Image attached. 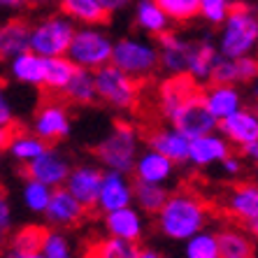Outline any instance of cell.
Masks as SVG:
<instances>
[{
	"instance_id": "1",
	"label": "cell",
	"mask_w": 258,
	"mask_h": 258,
	"mask_svg": "<svg viewBox=\"0 0 258 258\" xmlns=\"http://www.w3.org/2000/svg\"><path fill=\"white\" fill-rule=\"evenodd\" d=\"M210 212L212 203L196 188H179L158 210V226L172 240H186L200 233Z\"/></svg>"
},
{
	"instance_id": "2",
	"label": "cell",
	"mask_w": 258,
	"mask_h": 258,
	"mask_svg": "<svg viewBox=\"0 0 258 258\" xmlns=\"http://www.w3.org/2000/svg\"><path fill=\"white\" fill-rule=\"evenodd\" d=\"M258 42V17L253 5L233 3L228 17L221 24V35L216 51L226 58H242L251 56Z\"/></svg>"
},
{
	"instance_id": "3",
	"label": "cell",
	"mask_w": 258,
	"mask_h": 258,
	"mask_svg": "<svg viewBox=\"0 0 258 258\" xmlns=\"http://www.w3.org/2000/svg\"><path fill=\"white\" fill-rule=\"evenodd\" d=\"M93 82H96V96L98 100L107 102L114 109H135L142 96L144 82L135 77H128L112 63L93 70Z\"/></svg>"
},
{
	"instance_id": "4",
	"label": "cell",
	"mask_w": 258,
	"mask_h": 258,
	"mask_svg": "<svg viewBox=\"0 0 258 258\" xmlns=\"http://www.w3.org/2000/svg\"><path fill=\"white\" fill-rule=\"evenodd\" d=\"M112 40L100 26H77L72 33L66 58L84 70H98L107 66L112 56Z\"/></svg>"
},
{
	"instance_id": "5",
	"label": "cell",
	"mask_w": 258,
	"mask_h": 258,
	"mask_svg": "<svg viewBox=\"0 0 258 258\" xmlns=\"http://www.w3.org/2000/svg\"><path fill=\"white\" fill-rule=\"evenodd\" d=\"M109 63L126 72L128 77L147 82L158 70V49L156 44L140 37H121L116 44H112Z\"/></svg>"
},
{
	"instance_id": "6",
	"label": "cell",
	"mask_w": 258,
	"mask_h": 258,
	"mask_svg": "<svg viewBox=\"0 0 258 258\" xmlns=\"http://www.w3.org/2000/svg\"><path fill=\"white\" fill-rule=\"evenodd\" d=\"M75 21L66 14H49L40 24L30 26L28 49L42 58H54V56H66L70 47L72 33H75Z\"/></svg>"
},
{
	"instance_id": "7",
	"label": "cell",
	"mask_w": 258,
	"mask_h": 258,
	"mask_svg": "<svg viewBox=\"0 0 258 258\" xmlns=\"http://www.w3.org/2000/svg\"><path fill=\"white\" fill-rule=\"evenodd\" d=\"M135 147H138V128L128 121H116L114 131L93 147L96 158L112 168L114 172H131L135 168Z\"/></svg>"
},
{
	"instance_id": "8",
	"label": "cell",
	"mask_w": 258,
	"mask_h": 258,
	"mask_svg": "<svg viewBox=\"0 0 258 258\" xmlns=\"http://www.w3.org/2000/svg\"><path fill=\"white\" fill-rule=\"evenodd\" d=\"M219 207H223L221 214L237 226V228H249V233H256L258 223V191L253 181H235L230 184L226 200Z\"/></svg>"
},
{
	"instance_id": "9",
	"label": "cell",
	"mask_w": 258,
	"mask_h": 258,
	"mask_svg": "<svg viewBox=\"0 0 258 258\" xmlns=\"http://www.w3.org/2000/svg\"><path fill=\"white\" fill-rule=\"evenodd\" d=\"M168 121L172 123L174 131H179L188 140L200 138V135H210L212 131H216V119L205 107L203 89L196 91L193 96H188L179 107L174 109Z\"/></svg>"
},
{
	"instance_id": "10",
	"label": "cell",
	"mask_w": 258,
	"mask_h": 258,
	"mask_svg": "<svg viewBox=\"0 0 258 258\" xmlns=\"http://www.w3.org/2000/svg\"><path fill=\"white\" fill-rule=\"evenodd\" d=\"M70 133V116H68V105L63 100H54V98H47V100L37 107L35 112V121H33V135L40 138L42 142L51 144L68 138Z\"/></svg>"
},
{
	"instance_id": "11",
	"label": "cell",
	"mask_w": 258,
	"mask_h": 258,
	"mask_svg": "<svg viewBox=\"0 0 258 258\" xmlns=\"http://www.w3.org/2000/svg\"><path fill=\"white\" fill-rule=\"evenodd\" d=\"M19 172L28 181H40L44 186H60L70 174V165L54 147H49L40 156L26 161V165H21Z\"/></svg>"
},
{
	"instance_id": "12",
	"label": "cell",
	"mask_w": 258,
	"mask_h": 258,
	"mask_svg": "<svg viewBox=\"0 0 258 258\" xmlns=\"http://www.w3.org/2000/svg\"><path fill=\"white\" fill-rule=\"evenodd\" d=\"M100 181H102V172L96 168H77L75 172L68 174V179H66L68 193L84 207L89 219H96Z\"/></svg>"
},
{
	"instance_id": "13",
	"label": "cell",
	"mask_w": 258,
	"mask_h": 258,
	"mask_svg": "<svg viewBox=\"0 0 258 258\" xmlns=\"http://www.w3.org/2000/svg\"><path fill=\"white\" fill-rule=\"evenodd\" d=\"M191 42L193 40L181 37L179 33H174V30H165L163 35H158L156 37L158 68H163L168 75H186Z\"/></svg>"
},
{
	"instance_id": "14",
	"label": "cell",
	"mask_w": 258,
	"mask_h": 258,
	"mask_svg": "<svg viewBox=\"0 0 258 258\" xmlns=\"http://www.w3.org/2000/svg\"><path fill=\"white\" fill-rule=\"evenodd\" d=\"M44 212H47L49 223L63 226V228H77V226H82L89 219L84 207L72 198L70 193H68V188H63V186H56L54 193H49Z\"/></svg>"
},
{
	"instance_id": "15",
	"label": "cell",
	"mask_w": 258,
	"mask_h": 258,
	"mask_svg": "<svg viewBox=\"0 0 258 258\" xmlns=\"http://www.w3.org/2000/svg\"><path fill=\"white\" fill-rule=\"evenodd\" d=\"M142 138L151 149L161 154V156H165L168 161H188V142L191 140L184 138L179 131H174V128H149V131L142 133Z\"/></svg>"
},
{
	"instance_id": "16",
	"label": "cell",
	"mask_w": 258,
	"mask_h": 258,
	"mask_svg": "<svg viewBox=\"0 0 258 258\" xmlns=\"http://www.w3.org/2000/svg\"><path fill=\"white\" fill-rule=\"evenodd\" d=\"M200 89H203V86H200L196 79L188 77V75H170V77L158 86V112H161L165 119H170L174 109Z\"/></svg>"
},
{
	"instance_id": "17",
	"label": "cell",
	"mask_w": 258,
	"mask_h": 258,
	"mask_svg": "<svg viewBox=\"0 0 258 258\" xmlns=\"http://www.w3.org/2000/svg\"><path fill=\"white\" fill-rule=\"evenodd\" d=\"M205 107L216 121L226 119L242 107V93L233 84H207L203 86Z\"/></svg>"
},
{
	"instance_id": "18",
	"label": "cell",
	"mask_w": 258,
	"mask_h": 258,
	"mask_svg": "<svg viewBox=\"0 0 258 258\" xmlns=\"http://www.w3.org/2000/svg\"><path fill=\"white\" fill-rule=\"evenodd\" d=\"M216 128L226 133L228 140H233L235 144L244 147V144H249V142H256V138H258V116H256L253 109L240 107L230 116L216 121Z\"/></svg>"
},
{
	"instance_id": "19",
	"label": "cell",
	"mask_w": 258,
	"mask_h": 258,
	"mask_svg": "<svg viewBox=\"0 0 258 258\" xmlns=\"http://www.w3.org/2000/svg\"><path fill=\"white\" fill-rule=\"evenodd\" d=\"M30 24L24 19H10L0 26V58H14V56L28 51Z\"/></svg>"
},
{
	"instance_id": "20",
	"label": "cell",
	"mask_w": 258,
	"mask_h": 258,
	"mask_svg": "<svg viewBox=\"0 0 258 258\" xmlns=\"http://www.w3.org/2000/svg\"><path fill=\"white\" fill-rule=\"evenodd\" d=\"M131 203V188H128L126 179L121 177V172H107L102 174L100 181V193H98V205L102 212H114L121 207H128Z\"/></svg>"
},
{
	"instance_id": "21",
	"label": "cell",
	"mask_w": 258,
	"mask_h": 258,
	"mask_svg": "<svg viewBox=\"0 0 258 258\" xmlns=\"http://www.w3.org/2000/svg\"><path fill=\"white\" fill-rule=\"evenodd\" d=\"M216 44L212 42L210 37L196 40L191 42V51H188V63H186V75L196 82H210V72H212V63L216 58Z\"/></svg>"
},
{
	"instance_id": "22",
	"label": "cell",
	"mask_w": 258,
	"mask_h": 258,
	"mask_svg": "<svg viewBox=\"0 0 258 258\" xmlns=\"http://www.w3.org/2000/svg\"><path fill=\"white\" fill-rule=\"evenodd\" d=\"M66 105H93L98 100L96 96V82H93V70L77 68L72 72L70 82L60 91Z\"/></svg>"
},
{
	"instance_id": "23",
	"label": "cell",
	"mask_w": 258,
	"mask_h": 258,
	"mask_svg": "<svg viewBox=\"0 0 258 258\" xmlns=\"http://www.w3.org/2000/svg\"><path fill=\"white\" fill-rule=\"evenodd\" d=\"M140 244L121 237H98L84 246L82 258H138Z\"/></svg>"
},
{
	"instance_id": "24",
	"label": "cell",
	"mask_w": 258,
	"mask_h": 258,
	"mask_svg": "<svg viewBox=\"0 0 258 258\" xmlns=\"http://www.w3.org/2000/svg\"><path fill=\"white\" fill-rule=\"evenodd\" d=\"M230 156L228 144L223 142L221 138L216 135H200V138H193L188 142V158H191L196 165H207V163L214 161H223V158Z\"/></svg>"
},
{
	"instance_id": "25",
	"label": "cell",
	"mask_w": 258,
	"mask_h": 258,
	"mask_svg": "<svg viewBox=\"0 0 258 258\" xmlns=\"http://www.w3.org/2000/svg\"><path fill=\"white\" fill-rule=\"evenodd\" d=\"M135 24L140 30H144L147 35H163L165 30H170L172 21L168 19V14L158 7L156 0H138L135 5Z\"/></svg>"
},
{
	"instance_id": "26",
	"label": "cell",
	"mask_w": 258,
	"mask_h": 258,
	"mask_svg": "<svg viewBox=\"0 0 258 258\" xmlns=\"http://www.w3.org/2000/svg\"><path fill=\"white\" fill-rule=\"evenodd\" d=\"M216 249L219 258H253V240L246 237L244 230L228 228L216 233Z\"/></svg>"
},
{
	"instance_id": "27",
	"label": "cell",
	"mask_w": 258,
	"mask_h": 258,
	"mask_svg": "<svg viewBox=\"0 0 258 258\" xmlns=\"http://www.w3.org/2000/svg\"><path fill=\"white\" fill-rule=\"evenodd\" d=\"M105 226H107V230L112 233V237H121V240H128V242H140V235H142L138 212L128 210V207L107 212Z\"/></svg>"
},
{
	"instance_id": "28",
	"label": "cell",
	"mask_w": 258,
	"mask_h": 258,
	"mask_svg": "<svg viewBox=\"0 0 258 258\" xmlns=\"http://www.w3.org/2000/svg\"><path fill=\"white\" fill-rule=\"evenodd\" d=\"M58 5L66 17L79 21L82 26H102L109 19L98 0H58Z\"/></svg>"
},
{
	"instance_id": "29",
	"label": "cell",
	"mask_w": 258,
	"mask_h": 258,
	"mask_svg": "<svg viewBox=\"0 0 258 258\" xmlns=\"http://www.w3.org/2000/svg\"><path fill=\"white\" fill-rule=\"evenodd\" d=\"M12 75L30 86H40L42 89V77H44V58L33 54V51H24L12 58Z\"/></svg>"
},
{
	"instance_id": "30",
	"label": "cell",
	"mask_w": 258,
	"mask_h": 258,
	"mask_svg": "<svg viewBox=\"0 0 258 258\" xmlns=\"http://www.w3.org/2000/svg\"><path fill=\"white\" fill-rule=\"evenodd\" d=\"M77 70V66H72L66 56H54V58H44V77H42V89L49 93H60L63 86L70 82L72 72Z\"/></svg>"
},
{
	"instance_id": "31",
	"label": "cell",
	"mask_w": 258,
	"mask_h": 258,
	"mask_svg": "<svg viewBox=\"0 0 258 258\" xmlns=\"http://www.w3.org/2000/svg\"><path fill=\"white\" fill-rule=\"evenodd\" d=\"M170 170H172V161H168V158L156 154V151H149V154H144V156L140 158L135 179L149 181V184H158V181L168 179Z\"/></svg>"
},
{
	"instance_id": "32",
	"label": "cell",
	"mask_w": 258,
	"mask_h": 258,
	"mask_svg": "<svg viewBox=\"0 0 258 258\" xmlns=\"http://www.w3.org/2000/svg\"><path fill=\"white\" fill-rule=\"evenodd\" d=\"M49 233H51V230H49L47 226H37V223L19 228L17 233H14V237L10 240V242H12V251H19V253H40Z\"/></svg>"
},
{
	"instance_id": "33",
	"label": "cell",
	"mask_w": 258,
	"mask_h": 258,
	"mask_svg": "<svg viewBox=\"0 0 258 258\" xmlns=\"http://www.w3.org/2000/svg\"><path fill=\"white\" fill-rule=\"evenodd\" d=\"M133 193H135L140 207H142L144 212H149V214H158V210L165 205V200H168V196H170L163 186L135 179V177H133Z\"/></svg>"
},
{
	"instance_id": "34",
	"label": "cell",
	"mask_w": 258,
	"mask_h": 258,
	"mask_svg": "<svg viewBox=\"0 0 258 258\" xmlns=\"http://www.w3.org/2000/svg\"><path fill=\"white\" fill-rule=\"evenodd\" d=\"M49 147H51V144L42 142L40 138L30 135L28 131H24L21 135H19V138H14L12 144H10V151H12L19 161H30V158L40 156L42 151H47Z\"/></svg>"
},
{
	"instance_id": "35",
	"label": "cell",
	"mask_w": 258,
	"mask_h": 258,
	"mask_svg": "<svg viewBox=\"0 0 258 258\" xmlns=\"http://www.w3.org/2000/svg\"><path fill=\"white\" fill-rule=\"evenodd\" d=\"M158 7L168 14L170 21L186 24L193 17H198V0H156Z\"/></svg>"
},
{
	"instance_id": "36",
	"label": "cell",
	"mask_w": 258,
	"mask_h": 258,
	"mask_svg": "<svg viewBox=\"0 0 258 258\" xmlns=\"http://www.w3.org/2000/svg\"><path fill=\"white\" fill-rule=\"evenodd\" d=\"M210 84L237 86V66H235V58H226V56L216 54L214 63H212V72H210Z\"/></svg>"
},
{
	"instance_id": "37",
	"label": "cell",
	"mask_w": 258,
	"mask_h": 258,
	"mask_svg": "<svg viewBox=\"0 0 258 258\" xmlns=\"http://www.w3.org/2000/svg\"><path fill=\"white\" fill-rule=\"evenodd\" d=\"M233 0H198V14L212 26H221L228 17Z\"/></svg>"
},
{
	"instance_id": "38",
	"label": "cell",
	"mask_w": 258,
	"mask_h": 258,
	"mask_svg": "<svg viewBox=\"0 0 258 258\" xmlns=\"http://www.w3.org/2000/svg\"><path fill=\"white\" fill-rule=\"evenodd\" d=\"M188 258H219V249H216V237L214 235H193L186 249Z\"/></svg>"
},
{
	"instance_id": "39",
	"label": "cell",
	"mask_w": 258,
	"mask_h": 258,
	"mask_svg": "<svg viewBox=\"0 0 258 258\" xmlns=\"http://www.w3.org/2000/svg\"><path fill=\"white\" fill-rule=\"evenodd\" d=\"M47 200H49V186H44L40 181H28V186H26V203H28L30 210L42 212L47 207Z\"/></svg>"
},
{
	"instance_id": "40",
	"label": "cell",
	"mask_w": 258,
	"mask_h": 258,
	"mask_svg": "<svg viewBox=\"0 0 258 258\" xmlns=\"http://www.w3.org/2000/svg\"><path fill=\"white\" fill-rule=\"evenodd\" d=\"M42 253L44 258H70V251H68V242L60 237L58 233H49L47 240L42 244Z\"/></svg>"
},
{
	"instance_id": "41",
	"label": "cell",
	"mask_w": 258,
	"mask_h": 258,
	"mask_svg": "<svg viewBox=\"0 0 258 258\" xmlns=\"http://www.w3.org/2000/svg\"><path fill=\"white\" fill-rule=\"evenodd\" d=\"M235 66H237V84H246V82H253L258 75V63L253 56H242V58H235Z\"/></svg>"
},
{
	"instance_id": "42",
	"label": "cell",
	"mask_w": 258,
	"mask_h": 258,
	"mask_svg": "<svg viewBox=\"0 0 258 258\" xmlns=\"http://www.w3.org/2000/svg\"><path fill=\"white\" fill-rule=\"evenodd\" d=\"M10 223H12V214H10V205H7V193L5 188L0 186V244L7 242Z\"/></svg>"
},
{
	"instance_id": "43",
	"label": "cell",
	"mask_w": 258,
	"mask_h": 258,
	"mask_svg": "<svg viewBox=\"0 0 258 258\" xmlns=\"http://www.w3.org/2000/svg\"><path fill=\"white\" fill-rule=\"evenodd\" d=\"M5 79H0V128L5 126H12L14 123V116H12V109H10V102L5 98Z\"/></svg>"
},
{
	"instance_id": "44",
	"label": "cell",
	"mask_w": 258,
	"mask_h": 258,
	"mask_svg": "<svg viewBox=\"0 0 258 258\" xmlns=\"http://www.w3.org/2000/svg\"><path fill=\"white\" fill-rule=\"evenodd\" d=\"M24 131H26V128L21 126L19 121H14L12 126L0 128V149H10V144L14 142V138H19Z\"/></svg>"
},
{
	"instance_id": "45",
	"label": "cell",
	"mask_w": 258,
	"mask_h": 258,
	"mask_svg": "<svg viewBox=\"0 0 258 258\" xmlns=\"http://www.w3.org/2000/svg\"><path fill=\"white\" fill-rule=\"evenodd\" d=\"M133 0H98V5L105 10V14H112V12H119V10H123V7H128Z\"/></svg>"
},
{
	"instance_id": "46",
	"label": "cell",
	"mask_w": 258,
	"mask_h": 258,
	"mask_svg": "<svg viewBox=\"0 0 258 258\" xmlns=\"http://www.w3.org/2000/svg\"><path fill=\"white\" fill-rule=\"evenodd\" d=\"M58 0H24V5L28 7H35V10H42V7H51L56 5Z\"/></svg>"
},
{
	"instance_id": "47",
	"label": "cell",
	"mask_w": 258,
	"mask_h": 258,
	"mask_svg": "<svg viewBox=\"0 0 258 258\" xmlns=\"http://www.w3.org/2000/svg\"><path fill=\"white\" fill-rule=\"evenodd\" d=\"M0 7H3V10H21V7H24V0H0Z\"/></svg>"
},
{
	"instance_id": "48",
	"label": "cell",
	"mask_w": 258,
	"mask_h": 258,
	"mask_svg": "<svg viewBox=\"0 0 258 258\" xmlns=\"http://www.w3.org/2000/svg\"><path fill=\"white\" fill-rule=\"evenodd\" d=\"M223 168L228 170V172H235V170L240 168V161H237V158H233V156L223 158Z\"/></svg>"
},
{
	"instance_id": "49",
	"label": "cell",
	"mask_w": 258,
	"mask_h": 258,
	"mask_svg": "<svg viewBox=\"0 0 258 258\" xmlns=\"http://www.w3.org/2000/svg\"><path fill=\"white\" fill-rule=\"evenodd\" d=\"M138 258H163L158 251H154V249H140Z\"/></svg>"
},
{
	"instance_id": "50",
	"label": "cell",
	"mask_w": 258,
	"mask_h": 258,
	"mask_svg": "<svg viewBox=\"0 0 258 258\" xmlns=\"http://www.w3.org/2000/svg\"><path fill=\"white\" fill-rule=\"evenodd\" d=\"M7 258H44L42 253H19V251H12Z\"/></svg>"
}]
</instances>
